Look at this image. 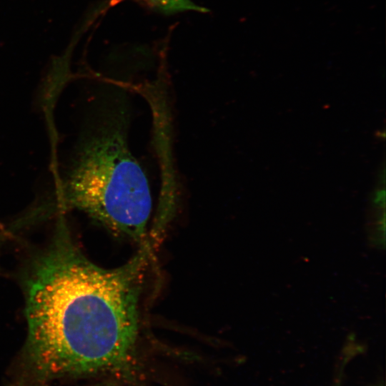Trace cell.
Here are the masks:
<instances>
[{
	"instance_id": "obj_1",
	"label": "cell",
	"mask_w": 386,
	"mask_h": 386,
	"mask_svg": "<svg viewBox=\"0 0 386 386\" xmlns=\"http://www.w3.org/2000/svg\"><path fill=\"white\" fill-rule=\"evenodd\" d=\"M149 252L102 268L65 232L36 262L27 284L26 353L43 377L124 369L139 335V300Z\"/></svg>"
},
{
	"instance_id": "obj_4",
	"label": "cell",
	"mask_w": 386,
	"mask_h": 386,
	"mask_svg": "<svg viewBox=\"0 0 386 386\" xmlns=\"http://www.w3.org/2000/svg\"><path fill=\"white\" fill-rule=\"evenodd\" d=\"M102 386H118L117 385H114V384H108V385H102Z\"/></svg>"
},
{
	"instance_id": "obj_2",
	"label": "cell",
	"mask_w": 386,
	"mask_h": 386,
	"mask_svg": "<svg viewBox=\"0 0 386 386\" xmlns=\"http://www.w3.org/2000/svg\"><path fill=\"white\" fill-rule=\"evenodd\" d=\"M123 97L116 92L99 107L80 138L63 191L70 204L151 252L150 188L129 147V114Z\"/></svg>"
},
{
	"instance_id": "obj_3",
	"label": "cell",
	"mask_w": 386,
	"mask_h": 386,
	"mask_svg": "<svg viewBox=\"0 0 386 386\" xmlns=\"http://www.w3.org/2000/svg\"><path fill=\"white\" fill-rule=\"evenodd\" d=\"M148 1L159 11L167 14L188 11L204 13L208 11L192 0H148Z\"/></svg>"
}]
</instances>
